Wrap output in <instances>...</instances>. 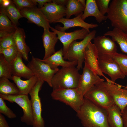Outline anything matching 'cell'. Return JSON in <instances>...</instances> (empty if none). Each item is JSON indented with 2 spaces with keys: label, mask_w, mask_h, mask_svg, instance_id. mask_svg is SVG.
Instances as JSON below:
<instances>
[{
  "label": "cell",
  "mask_w": 127,
  "mask_h": 127,
  "mask_svg": "<svg viewBox=\"0 0 127 127\" xmlns=\"http://www.w3.org/2000/svg\"><path fill=\"white\" fill-rule=\"evenodd\" d=\"M77 115L83 127H110L106 110L84 98Z\"/></svg>",
  "instance_id": "6da1fadb"
},
{
  "label": "cell",
  "mask_w": 127,
  "mask_h": 127,
  "mask_svg": "<svg viewBox=\"0 0 127 127\" xmlns=\"http://www.w3.org/2000/svg\"><path fill=\"white\" fill-rule=\"evenodd\" d=\"M79 70L75 67H62L59 69L52 79L53 90L77 88L81 76Z\"/></svg>",
  "instance_id": "7a4b0ae2"
},
{
  "label": "cell",
  "mask_w": 127,
  "mask_h": 127,
  "mask_svg": "<svg viewBox=\"0 0 127 127\" xmlns=\"http://www.w3.org/2000/svg\"><path fill=\"white\" fill-rule=\"evenodd\" d=\"M107 16L111 26L127 33V0H113Z\"/></svg>",
  "instance_id": "3957f363"
},
{
  "label": "cell",
  "mask_w": 127,
  "mask_h": 127,
  "mask_svg": "<svg viewBox=\"0 0 127 127\" xmlns=\"http://www.w3.org/2000/svg\"><path fill=\"white\" fill-rule=\"evenodd\" d=\"M96 31L93 30L82 40L79 42L75 41L69 46L66 52L63 55L64 60L77 62V68L79 70L82 68L84 62L85 48L87 45L95 37Z\"/></svg>",
  "instance_id": "277c9868"
},
{
  "label": "cell",
  "mask_w": 127,
  "mask_h": 127,
  "mask_svg": "<svg viewBox=\"0 0 127 127\" xmlns=\"http://www.w3.org/2000/svg\"><path fill=\"white\" fill-rule=\"evenodd\" d=\"M51 96L54 100L60 101L68 105L76 113L79 111L84 101V97L76 88L53 90Z\"/></svg>",
  "instance_id": "5b68a950"
},
{
  "label": "cell",
  "mask_w": 127,
  "mask_h": 127,
  "mask_svg": "<svg viewBox=\"0 0 127 127\" xmlns=\"http://www.w3.org/2000/svg\"><path fill=\"white\" fill-rule=\"evenodd\" d=\"M100 83L93 86L84 97L95 105L106 110L115 103L113 98Z\"/></svg>",
  "instance_id": "8992f818"
},
{
  "label": "cell",
  "mask_w": 127,
  "mask_h": 127,
  "mask_svg": "<svg viewBox=\"0 0 127 127\" xmlns=\"http://www.w3.org/2000/svg\"><path fill=\"white\" fill-rule=\"evenodd\" d=\"M38 79L29 93L33 123L32 127H45V123L42 115V109L41 99L39 95L44 82Z\"/></svg>",
  "instance_id": "52a82bcc"
},
{
  "label": "cell",
  "mask_w": 127,
  "mask_h": 127,
  "mask_svg": "<svg viewBox=\"0 0 127 127\" xmlns=\"http://www.w3.org/2000/svg\"><path fill=\"white\" fill-rule=\"evenodd\" d=\"M27 66L32 72L33 75L38 79L46 82L52 87L51 81L54 75L59 70L58 68L52 69L47 64L44 63L40 59L33 56L29 61Z\"/></svg>",
  "instance_id": "ba28073f"
},
{
  "label": "cell",
  "mask_w": 127,
  "mask_h": 127,
  "mask_svg": "<svg viewBox=\"0 0 127 127\" xmlns=\"http://www.w3.org/2000/svg\"><path fill=\"white\" fill-rule=\"evenodd\" d=\"M0 97L10 102L15 103L20 107L23 112L21 121L28 125L32 126L33 120L31 102L28 95L19 94L6 95L0 94Z\"/></svg>",
  "instance_id": "9c48e42d"
},
{
  "label": "cell",
  "mask_w": 127,
  "mask_h": 127,
  "mask_svg": "<svg viewBox=\"0 0 127 127\" xmlns=\"http://www.w3.org/2000/svg\"><path fill=\"white\" fill-rule=\"evenodd\" d=\"M106 80L100 84L111 96L121 111L127 106V89L122 88L120 85L115 84L108 79Z\"/></svg>",
  "instance_id": "30bf717a"
},
{
  "label": "cell",
  "mask_w": 127,
  "mask_h": 127,
  "mask_svg": "<svg viewBox=\"0 0 127 127\" xmlns=\"http://www.w3.org/2000/svg\"><path fill=\"white\" fill-rule=\"evenodd\" d=\"M98 62L101 72L109 76L113 82L114 83L118 79H123L125 77L119 65L111 57L98 59Z\"/></svg>",
  "instance_id": "8fae6325"
},
{
  "label": "cell",
  "mask_w": 127,
  "mask_h": 127,
  "mask_svg": "<svg viewBox=\"0 0 127 127\" xmlns=\"http://www.w3.org/2000/svg\"><path fill=\"white\" fill-rule=\"evenodd\" d=\"M93 42L98 53V59L111 57L117 52L115 42L108 37L103 35L95 37Z\"/></svg>",
  "instance_id": "7c38bea8"
},
{
  "label": "cell",
  "mask_w": 127,
  "mask_h": 127,
  "mask_svg": "<svg viewBox=\"0 0 127 127\" xmlns=\"http://www.w3.org/2000/svg\"><path fill=\"white\" fill-rule=\"evenodd\" d=\"M103 81V79L84 66L76 88L84 97L85 93L93 86Z\"/></svg>",
  "instance_id": "4fadbf2b"
},
{
  "label": "cell",
  "mask_w": 127,
  "mask_h": 127,
  "mask_svg": "<svg viewBox=\"0 0 127 127\" xmlns=\"http://www.w3.org/2000/svg\"><path fill=\"white\" fill-rule=\"evenodd\" d=\"M50 29L57 34L58 40L62 44L63 55L73 42L77 40H83L90 32L89 30L83 28L68 32L60 31L52 27Z\"/></svg>",
  "instance_id": "5bb4252c"
},
{
  "label": "cell",
  "mask_w": 127,
  "mask_h": 127,
  "mask_svg": "<svg viewBox=\"0 0 127 127\" xmlns=\"http://www.w3.org/2000/svg\"><path fill=\"white\" fill-rule=\"evenodd\" d=\"M23 17L27 18L31 23L49 30L51 27L42 12L36 6L23 8L20 10Z\"/></svg>",
  "instance_id": "9a60e30c"
},
{
  "label": "cell",
  "mask_w": 127,
  "mask_h": 127,
  "mask_svg": "<svg viewBox=\"0 0 127 127\" xmlns=\"http://www.w3.org/2000/svg\"><path fill=\"white\" fill-rule=\"evenodd\" d=\"M39 9L50 23H56L66 16V6L52 2L47 3L43 7Z\"/></svg>",
  "instance_id": "2e32d148"
},
{
  "label": "cell",
  "mask_w": 127,
  "mask_h": 127,
  "mask_svg": "<svg viewBox=\"0 0 127 127\" xmlns=\"http://www.w3.org/2000/svg\"><path fill=\"white\" fill-rule=\"evenodd\" d=\"M84 66L99 76H102L106 80V77L101 71L99 66L98 53L93 44L90 42L86 47L85 51Z\"/></svg>",
  "instance_id": "e0dca14e"
},
{
  "label": "cell",
  "mask_w": 127,
  "mask_h": 127,
  "mask_svg": "<svg viewBox=\"0 0 127 127\" xmlns=\"http://www.w3.org/2000/svg\"><path fill=\"white\" fill-rule=\"evenodd\" d=\"M83 12H82L75 17L71 19L63 18L56 23H60L64 25L63 27L57 25L55 26V28L60 31L65 32L69 28L76 27H80L89 30L90 28L97 27L98 25L94 23H89L85 22L82 18Z\"/></svg>",
  "instance_id": "ac0fdd59"
},
{
  "label": "cell",
  "mask_w": 127,
  "mask_h": 127,
  "mask_svg": "<svg viewBox=\"0 0 127 127\" xmlns=\"http://www.w3.org/2000/svg\"><path fill=\"white\" fill-rule=\"evenodd\" d=\"M40 60L53 69L58 68L59 66H61L63 68L75 67L77 65L78 63L76 61H68L64 60L63 58L62 48L56 52L48 58Z\"/></svg>",
  "instance_id": "d6986e66"
},
{
  "label": "cell",
  "mask_w": 127,
  "mask_h": 127,
  "mask_svg": "<svg viewBox=\"0 0 127 127\" xmlns=\"http://www.w3.org/2000/svg\"><path fill=\"white\" fill-rule=\"evenodd\" d=\"M22 57L19 52L14 60L10 64L12 75L22 77L27 79L34 75L31 70L26 66L22 60Z\"/></svg>",
  "instance_id": "ffe728a7"
},
{
  "label": "cell",
  "mask_w": 127,
  "mask_h": 127,
  "mask_svg": "<svg viewBox=\"0 0 127 127\" xmlns=\"http://www.w3.org/2000/svg\"><path fill=\"white\" fill-rule=\"evenodd\" d=\"M42 38L45 51L43 59H45L56 52L55 47L58 39L57 34L54 32H51L49 30L46 29H44Z\"/></svg>",
  "instance_id": "44dd1931"
},
{
  "label": "cell",
  "mask_w": 127,
  "mask_h": 127,
  "mask_svg": "<svg viewBox=\"0 0 127 127\" xmlns=\"http://www.w3.org/2000/svg\"><path fill=\"white\" fill-rule=\"evenodd\" d=\"M14 37L18 52L25 60L28 61V54L30 49L25 41L26 35L24 29L18 27H16Z\"/></svg>",
  "instance_id": "7402d4cb"
},
{
  "label": "cell",
  "mask_w": 127,
  "mask_h": 127,
  "mask_svg": "<svg viewBox=\"0 0 127 127\" xmlns=\"http://www.w3.org/2000/svg\"><path fill=\"white\" fill-rule=\"evenodd\" d=\"M90 16L94 17L97 22L99 23L107 19V16L102 14L99 11L95 0H86L82 18L84 20L87 17Z\"/></svg>",
  "instance_id": "603a6c76"
},
{
  "label": "cell",
  "mask_w": 127,
  "mask_h": 127,
  "mask_svg": "<svg viewBox=\"0 0 127 127\" xmlns=\"http://www.w3.org/2000/svg\"><path fill=\"white\" fill-rule=\"evenodd\" d=\"M110 127H123L121 110L115 104L105 110Z\"/></svg>",
  "instance_id": "cb8c5ba5"
},
{
  "label": "cell",
  "mask_w": 127,
  "mask_h": 127,
  "mask_svg": "<svg viewBox=\"0 0 127 127\" xmlns=\"http://www.w3.org/2000/svg\"><path fill=\"white\" fill-rule=\"evenodd\" d=\"M105 36L111 37L112 39L119 45L122 52L127 55V33L121 30L114 28L103 35Z\"/></svg>",
  "instance_id": "d4e9b609"
},
{
  "label": "cell",
  "mask_w": 127,
  "mask_h": 127,
  "mask_svg": "<svg viewBox=\"0 0 127 127\" xmlns=\"http://www.w3.org/2000/svg\"><path fill=\"white\" fill-rule=\"evenodd\" d=\"M12 80L16 84L19 91V94L28 95L38 81V79L33 75L26 80L21 77L12 75Z\"/></svg>",
  "instance_id": "484cf974"
},
{
  "label": "cell",
  "mask_w": 127,
  "mask_h": 127,
  "mask_svg": "<svg viewBox=\"0 0 127 127\" xmlns=\"http://www.w3.org/2000/svg\"><path fill=\"white\" fill-rule=\"evenodd\" d=\"M0 10L5 14L16 28L18 27L19 24V20L23 17L20 10L14 4L12 0L7 6H0Z\"/></svg>",
  "instance_id": "4316f807"
},
{
  "label": "cell",
  "mask_w": 127,
  "mask_h": 127,
  "mask_svg": "<svg viewBox=\"0 0 127 127\" xmlns=\"http://www.w3.org/2000/svg\"><path fill=\"white\" fill-rule=\"evenodd\" d=\"M0 94L4 95H15L19 94V90L15 83L10 82L4 77L0 78Z\"/></svg>",
  "instance_id": "83f0119b"
},
{
  "label": "cell",
  "mask_w": 127,
  "mask_h": 127,
  "mask_svg": "<svg viewBox=\"0 0 127 127\" xmlns=\"http://www.w3.org/2000/svg\"><path fill=\"white\" fill-rule=\"evenodd\" d=\"M66 18L69 19L72 15L75 16L84 11L85 7L79 0H68L66 5Z\"/></svg>",
  "instance_id": "f1b7e54d"
},
{
  "label": "cell",
  "mask_w": 127,
  "mask_h": 127,
  "mask_svg": "<svg viewBox=\"0 0 127 127\" xmlns=\"http://www.w3.org/2000/svg\"><path fill=\"white\" fill-rule=\"evenodd\" d=\"M11 66L3 55L0 54V78L4 77L12 80Z\"/></svg>",
  "instance_id": "f546056e"
},
{
  "label": "cell",
  "mask_w": 127,
  "mask_h": 127,
  "mask_svg": "<svg viewBox=\"0 0 127 127\" xmlns=\"http://www.w3.org/2000/svg\"><path fill=\"white\" fill-rule=\"evenodd\" d=\"M18 52L16 45L0 50V54H2L6 60L10 64L16 57Z\"/></svg>",
  "instance_id": "4dcf8cb0"
},
{
  "label": "cell",
  "mask_w": 127,
  "mask_h": 127,
  "mask_svg": "<svg viewBox=\"0 0 127 127\" xmlns=\"http://www.w3.org/2000/svg\"><path fill=\"white\" fill-rule=\"evenodd\" d=\"M111 57L117 63L125 76H127V55L117 52Z\"/></svg>",
  "instance_id": "1f68e13d"
},
{
  "label": "cell",
  "mask_w": 127,
  "mask_h": 127,
  "mask_svg": "<svg viewBox=\"0 0 127 127\" xmlns=\"http://www.w3.org/2000/svg\"><path fill=\"white\" fill-rule=\"evenodd\" d=\"M0 12V30H15L16 27L5 14L1 10Z\"/></svg>",
  "instance_id": "d6a6232c"
},
{
  "label": "cell",
  "mask_w": 127,
  "mask_h": 127,
  "mask_svg": "<svg viewBox=\"0 0 127 127\" xmlns=\"http://www.w3.org/2000/svg\"><path fill=\"white\" fill-rule=\"evenodd\" d=\"M14 33L0 38V50L16 45Z\"/></svg>",
  "instance_id": "836d02e7"
},
{
  "label": "cell",
  "mask_w": 127,
  "mask_h": 127,
  "mask_svg": "<svg viewBox=\"0 0 127 127\" xmlns=\"http://www.w3.org/2000/svg\"><path fill=\"white\" fill-rule=\"evenodd\" d=\"M4 100L0 97V113L4 115L9 119L16 118V115L7 106Z\"/></svg>",
  "instance_id": "e575fe53"
},
{
  "label": "cell",
  "mask_w": 127,
  "mask_h": 127,
  "mask_svg": "<svg viewBox=\"0 0 127 127\" xmlns=\"http://www.w3.org/2000/svg\"><path fill=\"white\" fill-rule=\"evenodd\" d=\"M12 1L20 10L24 8L35 7L36 5L32 0H13Z\"/></svg>",
  "instance_id": "d590c367"
},
{
  "label": "cell",
  "mask_w": 127,
  "mask_h": 127,
  "mask_svg": "<svg viewBox=\"0 0 127 127\" xmlns=\"http://www.w3.org/2000/svg\"><path fill=\"white\" fill-rule=\"evenodd\" d=\"M99 10L104 15L108 12L110 0H95Z\"/></svg>",
  "instance_id": "8d00e7d4"
},
{
  "label": "cell",
  "mask_w": 127,
  "mask_h": 127,
  "mask_svg": "<svg viewBox=\"0 0 127 127\" xmlns=\"http://www.w3.org/2000/svg\"><path fill=\"white\" fill-rule=\"evenodd\" d=\"M123 127H127V106L121 111Z\"/></svg>",
  "instance_id": "74e56055"
},
{
  "label": "cell",
  "mask_w": 127,
  "mask_h": 127,
  "mask_svg": "<svg viewBox=\"0 0 127 127\" xmlns=\"http://www.w3.org/2000/svg\"><path fill=\"white\" fill-rule=\"evenodd\" d=\"M36 4H38L39 8H41L48 3L52 2V0H32Z\"/></svg>",
  "instance_id": "f35d334b"
},
{
  "label": "cell",
  "mask_w": 127,
  "mask_h": 127,
  "mask_svg": "<svg viewBox=\"0 0 127 127\" xmlns=\"http://www.w3.org/2000/svg\"><path fill=\"white\" fill-rule=\"evenodd\" d=\"M15 30H0V38H2L10 34L14 33Z\"/></svg>",
  "instance_id": "ab89813d"
},
{
  "label": "cell",
  "mask_w": 127,
  "mask_h": 127,
  "mask_svg": "<svg viewBox=\"0 0 127 127\" xmlns=\"http://www.w3.org/2000/svg\"><path fill=\"white\" fill-rule=\"evenodd\" d=\"M0 127H10L5 117L0 113Z\"/></svg>",
  "instance_id": "60d3db41"
},
{
  "label": "cell",
  "mask_w": 127,
  "mask_h": 127,
  "mask_svg": "<svg viewBox=\"0 0 127 127\" xmlns=\"http://www.w3.org/2000/svg\"><path fill=\"white\" fill-rule=\"evenodd\" d=\"M68 0H52V2L57 4L65 6Z\"/></svg>",
  "instance_id": "b9f144b4"
},
{
  "label": "cell",
  "mask_w": 127,
  "mask_h": 127,
  "mask_svg": "<svg viewBox=\"0 0 127 127\" xmlns=\"http://www.w3.org/2000/svg\"><path fill=\"white\" fill-rule=\"evenodd\" d=\"M12 0H0V6H5L8 5L11 3Z\"/></svg>",
  "instance_id": "7bdbcfd3"
},
{
  "label": "cell",
  "mask_w": 127,
  "mask_h": 127,
  "mask_svg": "<svg viewBox=\"0 0 127 127\" xmlns=\"http://www.w3.org/2000/svg\"><path fill=\"white\" fill-rule=\"evenodd\" d=\"M79 1L85 7L86 5V2L85 0H79Z\"/></svg>",
  "instance_id": "ee69618b"
},
{
  "label": "cell",
  "mask_w": 127,
  "mask_h": 127,
  "mask_svg": "<svg viewBox=\"0 0 127 127\" xmlns=\"http://www.w3.org/2000/svg\"><path fill=\"white\" fill-rule=\"evenodd\" d=\"M124 88L125 89H127V84L126 86L124 87Z\"/></svg>",
  "instance_id": "f6af8a7d"
}]
</instances>
